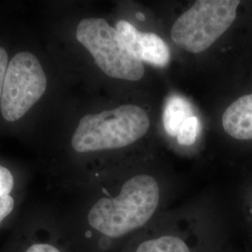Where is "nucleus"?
<instances>
[{
    "instance_id": "nucleus-1",
    "label": "nucleus",
    "mask_w": 252,
    "mask_h": 252,
    "mask_svg": "<svg viewBox=\"0 0 252 252\" xmlns=\"http://www.w3.org/2000/svg\"><path fill=\"white\" fill-rule=\"evenodd\" d=\"M160 204V187L151 175L128 179L116 195L97 199L82 218L63 221L79 252H120L152 220Z\"/></svg>"
},
{
    "instance_id": "nucleus-2",
    "label": "nucleus",
    "mask_w": 252,
    "mask_h": 252,
    "mask_svg": "<svg viewBox=\"0 0 252 252\" xmlns=\"http://www.w3.org/2000/svg\"><path fill=\"white\" fill-rule=\"evenodd\" d=\"M150 125L144 108L124 105L81 118L71 144L80 153L125 148L146 135Z\"/></svg>"
},
{
    "instance_id": "nucleus-3",
    "label": "nucleus",
    "mask_w": 252,
    "mask_h": 252,
    "mask_svg": "<svg viewBox=\"0 0 252 252\" xmlns=\"http://www.w3.org/2000/svg\"><path fill=\"white\" fill-rule=\"evenodd\" d=\"M238 0H198L180 15L171 28L176 45L191 53L205 52L232 26Z\"/></svg>"
},
{
    "instance_id": "nucleus-4",
    "label": "nucleus",
    "mask_w": 252,
    "mask_h": 252,
    "mask_svg": "<svg viewBox=\"0 0 252 252\" xmlns=\"http://www.w3.org/2000/svg\"><path fill=\"white\" fill-rule=\"evenodd\" d=\"M76 38L94 57L100 69L109 77L136 81L144 76L143 63L126 48L115 28L103 18L81 20Z\"/></svg>"
},
{
    "instance_id": "nucleus-5",
    "label": "nucleus",
    "mask_w": 252,
    "mask_h": 252,
    "mask_svg": "<svg viewBox=\"0 0 252 252\" xmlns=\"http://www.w3.org/2000/svg\"><path fill=\"white\" fill-rule=\"evenodd\" d=\"M47 78L34 54L22 52L9 61L0 99V111L8 122L24 117L44 94Z\"/></svg>"
},
{
    "instance_id": "nucleus-6",
    "label": "nucleus",
    "mask_w": 252,
    "mask_h": 252,
    "mask_svg": "<svg viewBox=\"0 0 252 252\" xmlns=\"http://www.w3.org/2000/svg\"><path fill=\"white\" fill-rule=\"evenodd\" d=\"M10 229L0 252H79L63 221L52 217L27 218Z\"/></svg>"
},
{
    "instance_id": "nucleus-7",
    "label": "nucleus",
    "mask_w": 252,
    "mask_h": 252,
    "mask_svg": "<svg viewBox=\"0 0 252 252\" xmlns=\"http://www.w3.org/2000/svg\"><path fill=\"white\" fill-rule=\"evenodd\" d=\"M204 246L200 228H146L120 252H203Z\"/></svg>"
},
{
    "instance_id": "nucleus-8",
    "label": "nucleus",
    "mask_w": 252,
    "mask_h": 252,
    "mask_svg": "<svg viewBox=\"0 0 252 252\" xmlns=\"http://www.w3.org/2000/svg\"><path fill=\"white\" fill-rule=\"evenodd\" d=\"M115 29L128 51L142 63L158 67H163L169 63V49L158 35L139 32L125 20L119 21Z\"/></svg>"
},
{
    "instance_id": "nucleus-9",
    "label": "nucleus",
    "mask_w": 252,
    "mask_h": 252,
    "mask_svg": "<svg viewBox=\"0 0 252 252\" xmlns=\"http://www.w3.org/2000/svg\"><path fill=\"white\" fill-rule=\"evenodd\" d=\"M222 126L235 139H252V94L241 96L226 108Z\"/></svg>"
},
{
    "instance_id": "nucleus-10",
    "label": "nucleus",
    "mask_w": 252,
    "mask_h": 252,
    "mask_svg": "<svg viewBox=\"0 0 252 252\" xmlns=\"http://www.w3.org/2000/svg\"><path fill=\"white\" fill-rule=\"evenodd\" d=\"M189 102L180 95L168 97L163 110V126L168 135H177L183 122L192 116Z\"/></svg>"
},
{
    "instance_id": "nucleus-11",
    "label": "nucleus",
    "mask_w": 252,
    "mask_h": 252,
    "mask_svg": "<svg viewBox=\"0 0 252 252\" xmlns=\"http://www.w3.org/2000/svg\"><path fill=\"white\" fill-rule=\"evenodd\" d=\"M199 131L198 118L190 116L180 126L177 135L178 142L182 146H190L196 140Z\"/></svg>"
},
{
    "instance_id": "nucleus-12",
    "label": "nucleus",
    "mask_w": 252,
    "mask_h": 252,
    "mask_svg": "<svg viewBox=\"0 0 252 252\" xmlns=\"http://www.w3.org/2000/svg\"><path fill=\"white\" fill-rule=\"evenodd\" d=\"M8 65H9L8 54L5 51V49L0 47V99H1V95H2V91H3Z\"/></svg>"
},
{
    "instance_id": "nucleus-13",
    "label": "nucleus",
    "mask_w": 252,
    "mask_h": 252,
    "mask_svg": "<svg viewBox=\"0 0 252 252\" xmlns=\"http://www.w3.org/2000/svg\"><path fill=\"white\" fill-rule=\"evenodd\" d=\"M136 16H137V18L138 20H140V21H144L145 16L142 14V13H140V12H138L137 14H136Z\"/></svg>"
},
{
    "instance_id": "nucleus-14",
    "label": "nucleus",
    "mask_w": 252,
    "mask_h": 252,
    "mask_svg": "<svg viewBox=\"0 0 252 252\" xmlns=\"http://www.w3.org/2000/svg\"></svg>"
}]
</instances>
